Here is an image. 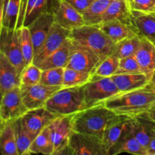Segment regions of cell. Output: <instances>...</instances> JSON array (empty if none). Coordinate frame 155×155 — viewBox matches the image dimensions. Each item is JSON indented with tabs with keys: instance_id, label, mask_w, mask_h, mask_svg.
Returning a JSON list of instances; mask_svg holds the SVG:
<instances>
[{
	"instance_id": "cell-1",
	"label": "cell",
	"mask_w": 155,
	"mask_h": 155,
	"mask_svg": "<svg viewBox=\"0 0 155 155\" xmlns=\"http://www.w3.org/2000/svg\"><path fill=\"white\" fill-rule=\"evenodd\" d=\"M104 105L115 113L133 117L151 110L155 104V86L151 83L143 87L120 92L104 101Z\"/></svg>"
},
{
	"instance_id": "cell-2",
	"label": "cell",
	"mask_w": 155,
	"mask_h": 155,
	"mask_svg": "<svg viewBox=\"0 0 155 155\" xmlns=\"http://www.w3.org/2000/svg\"><path fill=\"white\" fill-rule=\"evenodd\" d=\"M120 115L106 107L104 103L92 106L73 115V130L102 141L107 127Z\"/></svg>"
},
{
	"instance_id": "cell-3",
	"label": "cell",
	"mask_w": 155,
	"mask_h": 155,
	"mask_svg": "<svg viewBox=\"0 0 155 155\" xmlns=\"http://www.w3.org/2000/svg\"><path fill=\"white\" fill-rule=\"evenodd\" d=\"M70 38L93 50L102 61L114 52L115 42L105 34L98 25H85L71 31Z\"/></svg>"
},
{
	"instance_id": "cell-4",
	"label": "cell",
	"mask_w": 155,
	"mask_h": 155,
	"mask_svg": "<svg viewBox=\"0 0 155 155\" xmlns=\"http://www.w3.org/2000/svg\"><path fill=\"white\" fill-rule=\"evenodd\" d=\"M44 107L59 116L74 114L87 108L83 86L62 87L48 98Z\"/></svg>"
},
{
	"instance_id": "cell-5",
	"label": "cell",
	"mask_w": 155,
	"mask_h": 155,
	"mask_svg": "<svg viewBox=\"0 0 155 155\" xmlns=\"http://www.w3.org/2000/svg\"><path fill=\"white\" fill-rule=\"evenodd\" d=\"M85 101L87 107L103 104L111 97L120 93L118 88L110 77L92 75L83 86Z\"/></svg>"
},
{
	"instance_id": "cell-6",
	"label": "cell",
	"mask_w": 155,
	"mask_h": 155,
	"mask_svg": "<svg viewBox=\"0 0 155 155\" xmlns=\"http://www.w3.org/2000/svg\"><path fill=\"white\" fill-rule=\"evenodd\" d=\"M64 154L107 155L102 141L95 136L73 131Z\"/></svg>"
},
{
	"instance_id": "cell-7",
	"label": "cell",
	"mask_w": 155,
	"mask_h": 155,
	"mask_svg": "<svg viewBox=\"0 0 155 155\" xmlns=\"http://www.w3.org/2000/svg\"><path fill=\"white\" fill-rule=\"evenodd\" d=\"M101 62L99 56L93 50L71 39V55L66 68L93 74Z\"/></svg>"
},
{
	"instance_id": "cell-8",
	"label": "cell",
	"mask_w": 155,
	"mask_h": 155,
	"mask_svg": "<svg viewBox=\"0 0 155 155\" xmlns=\"http://www.w3.org/2000/svg\"><path fill=\"white\" fill-rule=\"evenodd\" d=\"M0 52L7 57L21 74L26 64L21 51L18 30L0 27Z\"/></svg>"
},
{
	"instance_id": "cell-9",
	"label": "cell",
	"mask_w": 155,
	"mask_h": 155,
	"mask_svg": "<svg viewBox=\"0 0 155 155\" xmlns=\"http://www.w3.org/2000/svg\"><path fill=\"white\" fill-rule=\"evenodd\" d=\"M27 110L28 108L24 102L20 86L14 88L2 95L0 105L1 123L12 122L22 117Z\"/></svg>"
},
{
	"instance_id": "cell-10",
	"label": "cell",
	"mask_w": 155,
	"mask_h": 155,
	"mask_svg": "<svg viewBox=\"0 0 155 155\" xmlns=\"http://www.w3.org/2000/svg\"><path fill=\"white\" fill-rule=\"evenodd\" d=\"M71 30L54 22L39 51L35 54L33 63L39 66L47 57L58 49L70 37Z\"/></svg>"
},
{
	"instance_id": "cell-11",
	"label": "cell",
	"mask_w": 155,
	"mask_h": 155,
	"mask_svg": "<svg viewBox=\"0 0 155 155\" xmlns=\"http://www.w3.org/2000/svg\"><path fill=\"white\" fill-rule=\"evenodd\" d=\"M73 115L58 117L48 126L54 147V155L64 154L68 141L74 131L72 126Z\"/></svg>"
},
{
	"instance_id": "cell-12",
	"label": "cell",
	"mask_w": 155,
	"mask_h": 155,
	"mask_svg": "<svg viewBox=\"0 0 155 155\" xmlns=\"http://www.w3.org/2000/svg\"><path fill=\"white\" fill-rule=\"evenodd\" d=\"M23 100L28 110L44 107L48 98L62 86H52L38 83L32 86H20Z\"/></svg>"
},
{
	"instance_id": "cell-13",
	"label": "cell",
	"mask_w": 155,
	"mask_h": 155,
	"mask_svg": "<svg viewBox=\"0 0 155 155\" xmlns=\"http://www.w3.org/2000/svg\"><path fill=\"white\" fill-rule=\"evenodd\" d=\"M52 11L54 22L67 30L85 25L83 14L79 12L66 0H57Z\"/></svg>"
},
{
	"instance_id": "cell-14",
	"label": "cell",
	"mask_w": 155,
	"mask_h": 155,
	"mask_svg": "<svg viewBox=\"0 0 155 155\" xmlns=\"http://www.w3.org/2000/svg\"><path fill=\"white\" fill-rule=\"evenodd\" d=\"M59 115L52 113L45 107L28 110L21 117L23 124L35 138Z\"/></svg>"
},
{
	"instance_id": "cell-15",
	"label": "cell",
	"mask_w": 155,
	"mask_h": 155,
	"mask_svg": "<svg viewBox=\"0 0 155 155\" xmlns=\"http://www.w3.org/2000/svg\"><path fill=\"white\" fill-rule=\"evenodd\" d=\"M131 128L138 141L145 148H148L155 136V120L148 111L132 117Z\"/></svg>"
},
{
	"instance_id": "cell-16",
	"label": "cell",
	"mask_w": 155,
	"mask_h": 155,
	"mask_svg": "<svg viewBox=\"0 0 155 155\" xmlns=\"http://www.w3.org/2000/svg\"><path fill=\"white\" fill-rule=\"evenodd\" d=\"M54 23V19L52 11H48L40 15L28 26L33 40L35 54L39 51L45 42Z\"/></svg>"
},
{
	"instance_id": "cell-17",
	"label": "cell",
	"mask_w": 155,
	"mask_h": 155,
	"mask_svg": "<svg viewBox=\"0 0 155 155\" xmlns=\"http://www.w3.org/2000/svg\"><path fill=\"white\" fill-rule=\"evenodd\" d=\"M21 86V74L3 53L0 52V92L3 95Z\"/></svg>"
},
{
	"instance_id": "cell-18",
	"label": "cell",
	"mask_w": 155,
	"mask_h": 155,
	"mask_svg": "<svg viewBox=\"0 0 155 155\" xmlns=\"http://www.w3.org/2000/svg\"><path fill=\"white\" fill-rule=\"evenodd\" d=\"M132 120V119H131ZM129 153L136 155H148L147 148L138 141L131 128V121L128 128L123 133L116 145L110 149L108 155Z\"/></svg>"
},
{
	"instance_id": "cell-19",
	"label": "cell",
	"mask_w": 155,
	"mask_h": 155,
	"mask_svg": "<svg viewBox=\"0 0 155 155\" xmlns=\"http://www.w3.org/2000/svg\"><path fill=\"white\" fill-rule=\"evenodd\" d=\"M98 26L115 43L127 38L140 36L133 24H126L117 20L103 21Z\"/></svg>"
},
{
	"instance_id": "cell-20",
	"label": "cell",
	"mask_w": 155,
	"mask_h": 155,
	"mask_svg": "<svg viewBox=\"0 0 155 155\" xmlns=\"http://www.w3.org/2000/svg\"><path fill=\"white\" fill-rule=\"evenodd\" d=\"M120 92H126L143 87L151 83V77L144 73L115 74L111 77Z\"/></svg>"
},
{
	"instance_id": "cell-21",
	"label": "cell",
	"mask_w": 155,
	"mask_h": 155,
	"mask_svg": "<svg viewBox=\"0 0 155 155\" xmlns=\"http://www.w3.org/2000/svg\"><path fill=\"white\" fill-rule=\"evenodd\" d=\"M131 119L132 117L127 115H120L107 127L103 136L102 143L107 155L110 149L120 139L124 131L129 127Z\"/></svg>"
},
{
	"instance_id": "cell-22",
	"label": "cell",
	"mask_w": 155,
	"mask_h": 155,
	"mask_svg": "<svg viewBox=\"0 0 155 155\" xmlns=\"http://www.w3.org/2000/svg\"><path fill=\"white\" fill-rule=\"evenodd\" d=\"M135 57L140 65L142 73L151 77L155 71V45L142 36Z\"/></svg>"
},
{
	"instance_id": "cell-23",
	"label": "cell",
	"mask_w": 155,
	"mask_h": 155,
	"mask_svg": "<svg viewBox=\"0 0 155 155\" xmlns=\"http://www.w3.org/2000/svg\"><path fill=\"white\" fill-rule=\"evenodd\" d=\"M21 0H0V24L8 30H17Z\"/></svg>"
},
{
	"instance_id": "cell-24",
	"label": "cell",
	"mask_w": 155,
	"mask_h": 155,
	"mask_svg": "<svg viewBox=\"0 0 155 155\" xmlns=\"http://www.w3.org/2000/svg\"><path fill=\"white\" fill-rule=\"evenodd\" d=\"M132 18L139 34L155 45V14L132 10Z\"/></svg>"
},
{
	"instance_id": "cell-25",
	"label": "cell",
	"mask_w": 155,
	"mask_h": 155,
	"mask_svg": "<svg viewBox=\"0 0 155 155\" xmlns=\"http://www.w3.org/2000/svg\"><path fill=\"white\" fill-rule=\"evenodd\" d=\"M117 20L128 24H133L132 10L128 0H113L104 12L102 21Z\"/></svg>"
},
{
	"instance_id": "cell-26",
	"label": "cell",
	"mask_w": 155,
	"mask_h": 155,
	"mask_svg": "<svg viewBox=\"0 0 155 155\" xmlns=\"http://www.w3.org/2000/svg\"><path fill=\"white\" fill-rule=\"evenodd\" d=\"M71 39L69 37L58 49L47 57L39 67L42 71L51 68H66L71 55Z\"/></svg>"
},
{
	"instance_id": "cell-27",
	"label": "cell",
	"mask_w": 155,
	"mask_h": 155,
	"mask_svg": "<svg viewBox=\"0 0 155 155\" xmlns=\"http://www.w3.org/2000/svg\"><path fill=\"white\" fill-rule=\"evenodd\" d=\"M0 149L2 155H19L12 122L1 123Z\"/></svg>"
},
{
	"instance_id": "cell-28",
	"label": "cell",
	"mask_w": 155,
	"mask_h": 155,
	"mask_svg": "<svg viewBox=\"0 0 155 155\" xmlns=\"http://www.w3.org/2000/svg\"><path fill=\"white\" fill-rule=\"evenodd\" d=\"M54 147L49 127H46L33 139L29 148L28 154H42L54 155Z\"/></svg>"
},
{
	"instance_id": "cell-29",
	"label": "cell",
	"mask_w": 155,
	"mask_h": 155,
	"mask_svg": "<svg viewBox=\"0 0 155 155\" xmlns=\"http://www.w3.org/2000/svg\"><path fill=\"white\" fill-rule=\"evenodd\" d=\"M12 124L15 130V139L19 155H27L30 145L35 137L26 128L24 124H23L21 117L12 121Z\"/></svg>"
},
{
	"instance_id": "cell-30",
	"label": "cell",
	"mask_w": 155,
	"mask_h": 155,
	"mask_svg": "<svg viewBox=\"0 0 155 155\" xmlns=\"http://www.w3.org/2000/svg\"><path fill=\"white\" fill-rule=\"evenodd\" d=\"M113 0H95L89 6L83 16L87 25H98L102 21L103 15Z\"/></svg>"
},
{
	"instance_id": "cell-31",
	"label": "cell",
	"mask_w": 155,
	"mask_h": 155,
	"mask_svg": "<svg viewBox=\"0 0 155 155\" xmlns=\"http://www.w3.org/2000/svg\"><path fill=\"white\" fill-rule=\"evenodd\" d=\"M141 39V36H135L117 42L115 43L114 50L112 54L119 59L135 55L140 45Z\"/></svg>"
},
{
	"instance_id": "cell-32",
	"label": "cell",
	"mask_w": 155,
	"mask_h": 155,
	"mask_svg": "<svg viewBox=\"0 0 155 155\" xmlns=\"http://www.w3.org/2000/svg\"><path fill=\"white\" fill-rule=\"evenodd\" d=\"M19 36L20 44H21V51L24 56L26 66L33 63L34 58V47H33V40L28 27L23 26L18 30Z\"/></svg>"
},
{
	"instance_id": "cell-33",
	"label": "cell",
	"mask_w": 155,
	"mask_h": 155,
	"mask_svg": "<svg viewBox=\"0 0 155 155\" xmlns=\"http://www.w3.org/2000/svg\"><path fill=\"white\" fill-rule=\"evenodd\" d=\"M92 74L73 68H64L63 87H76L84 86L89 81Z\"/></svg>"
},
{
	"instance_id": "cell-34",
	"label": "cell",
	"mask_w": 155,
	"mask_h": 155,
	"mask_svg": "<svg viewBox=\"0 0 155 155\" xmlns=\"http://www.w3.org/2000/svg\"><path fill=\"white\" fill-rule=\"evenodd\" d=\"M48 11H49L48 9V0H28L24 26L28 27L36 18Z\"/></svg>"
},
{
	"instance_id": "cell-35",
	"label": "cell",
	"mask_w": 155,
	"mask_h": 155,
	"mask_svg": "<svg viewBox=\"0 0 155 155\" xmlns=\"http://www.w3.org/2000/svg\"><path fill=\"white\" fill-rule=\"evenodd\" d=\"M120 59L116 56L111 55L108 56L105 59L102 61L98 64L95 72L92 75L100 76V77H110L116 74L119 68Z\"/></svg>"
},
{
	"instance_id": "cell-36",
	"label": "cell",
	"mask_w": 155,
	"mask_h": 155,
	"mask_svg": "<svg viewBox=\"0 0 155 155\" xmlns=\"http://www.w3.org/2000/svg\"><path fill=\"white\" fill-rule=\"evenodd\" d=\"M42 73V70L33 63L27 65L21 74V86H32L39 83Z\"/></svg>"
},
{
	"instance_id": "cell-37",
	"label": "cell",
	"mask_w": 155,
	"mask_h": 155,
	"mask_svg": "<svg viewBox=\"0 0 155 155\" xmlns=\"http://www.w3.org/2000/svg\"><path fill=\"white\" fill-rule=\"evenodd\" d=\"M64 68H51L42 71L40 83L46 86H62L64 82Z\"/></svg>"
},
{
	"instance_id": "cell-38",
	"label": "cell",
	"mask_w": 155,
	"mask_h": 155,
	"mask_svg": "<svg viewBox=\"0 0 155 155\" xmlns=\"http://www.w3.org/2000/svg\"><path fill=\"white\" fill-rule=\"evenodd\" d=\"M140 72L142 73V69L135 55L120 59L119 68L116 74H131Z\"/></svg>"
},
{
	"instance_id": "cell-39",
	"label": "cell",
	"mask_w": 155,
	"mask_h": 155,
	"mask_svg": "<svg viewBox=\"0 0 155 155\" xmlns=\"http://www.w3.org/2000/svg\"><path fill=\"white\" fill-rule=\"evenodd\" d=\"M131 10L142 13H154L155 0H128Z\"/></svg>"
},
{
	"instance_id": "cell-40",
	"label": "cell",
	"mask_w": 155,
	"mask_h": 155,
	"mask_svg": "<svg viewBox=\"0 0 155 155\" xmlns=\"http://www.w3.org/2000/svg\"><path fill=\"white\" fill-rule=\"evenodd\" d=\"M77 10L83 13L92 3L93 0H66Z\"/></svg>"
},
{
	"instance_id": "cell-41",
	"label": "cell",
	"mask_w": 155,
	"mask_h": 155,
	"mask_svg": "<svg viewBox=\"0 0 155 155\" xmlns=\"http://www.w3.org/2000/svg\"><path fill=\"white\" fill-rule=\"evenodd\" d=\"M28 0H21V10H20L19 17H18V24H17V30L20 29L24 26V18H25L26 8H27V4Z\"/></svg>"
},
{
	"instance_id": "cell-42",
	"label": "cell",
	"mask_w": 155,
	"mask_h": 155,
	"mask_svg": "<svg viewBox=\"0 0 155 155\" xmlns=\"http://www.w3.org/2000/svg\"><path fill=\"white\" fill-rule=\"evenodd\" d=\"M147 151H148V155H155V136L150 142L147 148Z\"/></svg>"
},
{
	"instance_id": "cell-43",
	"label": "cell",
	"mask_w": 155,
	"mask_h": 155,
	"mask_svg": "<svg viewBox=\"0 0 155 155\" xmlns=\"http://www.w3.org/2000/svg\"><path fill=\"white\" fill-rule=\"evenodd\" d=\"M151 83L153 85V86H155V71L154 73L151 75Z\"/></svg>"
},
{
	"instance_id": "cell-44",
	"label": "cell",
	"mask_w": 155,
	"mask_h": 155,
	"mask_svg": "<svg viewBox=\"0 0 155 155\" xmlns=\"http://www.w3.org/2000/svg\"><path fill=\"white\" fill-rule=\"evenodd\" d=\"M148 113L149 114V115H150V116H151V117H152L153 119H154V120H155V110H148Z\"/></svg>"
},
{
	"instance_id": "cell-45",
	"label": "cell",
	"mask_w": 155,
	"mask_h": 155,
	"mask_svg": "<svg viewBox=\"0 0 155 155\" xmlns=\"http://www.w3.org/2000/svg\"><path fill=\"white\" fill-rule=\"evenodd\" d=\"M151 110H155V104H154V106H153L152 107H151Z\"/></svg>"
},
{
	"instance_id": "cell-46",
	"label": "cell",
	"mask_w": 155,
	"mask_h": 155,
	"mask_svg": "<svg viewBox=\"0 0 155 155\" xmlns=\"http://www.w3.org/2000/svg\"><path fill=\"white\" fill-rule=\"evenodd\" d=\"M154 14H155V12H154Z\"/></svg>"
},
{
	"instance_id": "cell-47",
	"label": "cell",
	"mask_w": 155,
	"mask_h": 155,
	"mask_svg": "<svg viewBox=\"0 0 155 155\" xmlns=\"http://www.w3.org/2000/svg\"><path fill=\"white\" fill-rule=\"evenodd\" d=\"M93 1H95V0H93Z\"/></svg>"
}]
</instances>
